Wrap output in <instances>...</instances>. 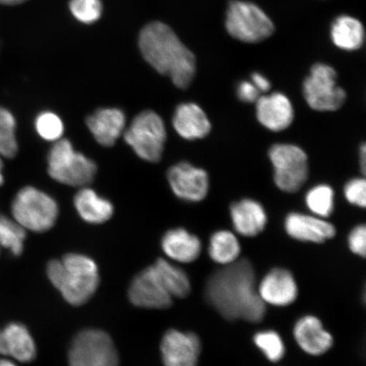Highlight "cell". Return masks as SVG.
Listing matches in <instances>:
<instances>
[{
    "label": "cell",
    "mask_w": 366,
    "mask_h": 366,
    "mask_svg": "<svg viewBox=\"0 0 366 366\" xmlns=\"http://www.w3.org/2000/svg\"><path fill=\"white\" fill-rule=\"evenodd\" d=\"M3 334L7 356L21 363L30 362L35 359V342L24 325L16 322L9 324L4 329Z\"/></svg>",
    "instance_id": "603a6c76"
},
{
    "label": "cell",
    "mask_w": 366,
    "mask_h": 366,
    "mask_svg": "<svg viewBox=\"0 0 366 366\" xmlns=\"http://www.w3.org/2000/svg\"><path fill=\"white\" fill-rule=\"evenodd\" d=\"M162 246L169 258L180 263L195 262L202 250L199 237L184 228L169 230L163 237Z\"/></svg>",
    "instance_id": "44dd1931"
},
{
    "label": "cell",
    "mask_w": 366,
    "mask_h": 366,
    "mask_svg": "<svg viewBox=\"0 0 366 366\" xmlns=\"http://www.w3.org/2000/svg\"><path fill=\"white\" fill-rule=\"evenodd\" d=\"M35 129L44 140L56 142L64 134V124L61 118L51 112L40 113L35 119Z\"/></svg>",
    "instance_id": "4dcf8cb0"
},
{
    "label": "cell",
    "mask_w": 366,
    "mask_h": 366,
    "mask_svg": "<svg viewBox=\"0 0 366 366\" xmlns=\"http://www.w3.org/2000/svg\"><path fill=\"white\" fill-rule=\"evenodd\" d=\"M11 216L26 231L44 232L56 222L59 207L56 201L34 187L18 191L11 203Z\"/></svg>",
    "instance_id": "5b68a950"
},
{
    "label": "cell",
    "mask_w": 366,
    "mask_h": 366,
    "mask_svg": "<svg viewBox=\"0 0 366 366\" xmlns=\"http://www.w3.org/2000/svg\"><path fill=\"white\" fill-rule=\"evenodd\" d=\"M47 274L64 299L73 306L88 302L99 285L97 264L88 256L68 254L48 264Z\"/></svg>",
    "instance_id": "3957f363"
},
{
    "label": "cell",
    "mask_w": 366,
    "mask_h": 366,
    "mask_svg": "<svg viewBox=\"0 0 366 366\" xmlns=\"http://www.w3.org/2000/svg\"><path fill=\"white\" fill-rule=\"evenodd\" d=\"M254 342L262 352L265 358L271 362H279L285 355V342L277 332L272 330L259 332L254 337Z\"/></svg>",
    "instance_id": "f546056e"
},
{
    "label": "cell",
    "mask_w": 366,
    "mask_h": 366,
    "mask_svg": "<svg viewBox=\"0 0 366 366\" xmlns=\"http://www.w3.org/2000/svg\"><path fill=\"white\" fill-rule=\"evenodd\" d=\"M25 1H26V0H0V4L13 6V4H19Z\"/></svg>",
    "instance_id": "ab89813d"
},
{
    "label": "cell",
    "mask_w": 366,
    "mask_h": 366,
    "mask_svg": "<svg viewBox=\"0 0 366 366\" xmlns=\"http://www.w3.org/2000/svg\"><path fill=\"white\" fill-rule=\"evenodd\" d=\"M349 247L355 254L365 257L366 228L365 225L357 226L351 231L349 236Z\"/></svg>",
    "instance_id": "836d02e7"
},
{
    "label": "cell",
    "mask_w": 366,
    "mask_h": 366,
    "mask_svg": "<svg viewBox=\"0 0 366 366\" xmlns=\"http://www.w3.org/2000/svg\"><path fill=\"white\" fill-rule=\"evenodd\" d=\"M252 84H253L256 89L259 91V93H267L271 89V82L265 77L262 73L255 72L251 76Z\"/></svg>",
    "instance_id": "d590c367"
},
{
    "label": "cell",
    "mask_w": 366,
    "mask_h": 366,
    "mask_svg": "<svg viewBox=\"0 0 366 366\" xmlns=\"http://www.w3.org/2000/svg\"><path fill=\"white\" fill-rule=\"evenodd\" d=\"M233 227L240 235L253 237L264 231L267 214L262 204L251 199L233 203L230 208Z\"/></svg>",
    "instance_id": "ffe728a7"
},
{
    "label": "cell",
    "mask_w": 366,
    "mask_h": 366,
    "mask_svg": "<svg viewBox=\"0 0 366 366\" xmlns=\"http://www.w3.org/2000/svg\"><path fill=\"white\" fill-rule=\"evenodd\" d=\"M237 97L244 103H255L260 97L259 91L252 84V81H242L237 86Z\"/></svg>",
    "instance_id": "e575fe53"
},
{
    "label": "cell",
    "mask_w": 366,
    "mask_h": 366,
    "mask_svg": "<svg viewBox=\"0 0 366 366\" xmlns=\"http://www.w3.org/2000/svg\"><path fill=\"white\" fill-rule=\"evenodd\" d=\"M305 203L315 217L327 218L334 210V191L327 184H320L311 189L305 197Z\"/></svg>",
    "instance_id": "f1b7e54d"
},
{
    "label": "cell",
    "mask_w": 366,
    "mask_h": 366,
    "mask_svg": "<svg viewBox=\"0 0 366 366\" xmlns=\"http://www.w3.org/2000/svg\"><path fill=\"white\" fill-rule=\"evenodd\" d=\"M0 355L7 356L6 341H4L3 331H0Z\"/></svg>",
    "instance_id": "74e56055"
},
{
    "label": "cell",
    "mask_w": 366,
    "mask_h": 366,
    "mask_svg": "<svg viewBox=\"0 0 366 366\" xmlns=\"http://www.w3.org/2000/svg\"><path fill=\"white\" fill-rule=\"evenodd\" d=\"M71 12L77 21L84 24H93L102 17V0H71Z\"/></svg>",
    "instance_id": "1f68e13d"
},
{
    "label": "cell",
    "mask_w": 366,
    "mask_h": 366,
    "mask_svg": "<svg viewBox=\"0 0 366 366\" xmlns=\"http://www.w3.org/2000/svg\"><path fill=\"white\" fill-rule=\"evenodd\" d=\"M70 366H119L114 342L107 332L86 329L73 340L69 350Z\"/></svg>",
    "instance_id": "30bf717a"
},
{
    "label": "cell",
    "mask_w": 366,
    "mask_h": 366,
    "mask_svg": "<svg viewBox=\"0 0 366 366\" xmlns=\"http://www.w3.org/2000/svg\"><path fill=\"white\" fill-rule=\"evenodd\" d=\"M126 114L120 109L103 108L86 119V124L96 141L112 147L126 129Z\"/></svg>",
    "instance_id": "e0dca14e"
},
{
    "label": "cell",
    "mask_w": 366,
    "mask_h": 366,
    "mask_svg": "<svg viewBox=\"0 0 366 366\" xmlns=\"http://www.w3.org/2000/svg\"><path fill=\"white\" fill-rule=\"evenodd\" d=\"M139 45L142 56L155 71L171 79L178 89L189 88L196 74V59L170 26L149 23L141 31Z\"/></svg>",
    "instance_id": "7a4b0ae2"
},
{
    "label": "cell",
    "mask_w": 366,
    "mask_h": 366,
    "mask_svg": "<svg viewBox=\"0 0 366 366\" xmlns=\"http://www.w3.org/2000/svg\"><path fill=\"white\" fill-rule=\"evenodd\" d=\"M4 158L0 155V187L4 185Z\"/></svg>",
    "instance_id": "f35d334b"
},
{
    "label": "cell",
    "mask_w": 366,
    "mask_h": 366,
    "mask_svg": "<svg viewBox=\"0 0 366 366\" xmlns=\"http://www.w3.org/2000/svg\"><path fill=\"white\" fill-rule=\"evenodd\" d=\"M360 163L361 171H362V172L365 175V169H366V146H365V144H363L362 145H361V147L360 149Z\"/></svg>",
    "instance_id": "8d00e7d4"
},
{
    "label": "cell",
    "mask_w": 366,
    "mask_h": 366,
    "mask_svg": "<svg viewBox=\"0 0 366 366\" xmlns=\"http://www.w3.org/2000/svg\"><path fill=\"white\" fill-rule=\"evenodd\" d=\"M97 167L93 160L77 152L68 139L54 142L48 154V173L61 184L86 187L93 182Z\"/></svg>",
    "instance_id": "277c9868"
},
{
    "label": "cell",
    "mask_w": 366,
    "mask_h": 366,
    "mask_svg": "<svg viewBox=\"0 0 366 366\" xmlns=\"http://www.w3.org/2000/svg\"><path fill=\"white\" fill-rule=\"evenodd\" d=\"M172 125L178 135L190 141L202 139L212 131L207 114L194 103L178 105L173 114Z\"/></svg>",
    "instance_id": "d6986e66"
},
{
    "label": "cell",
    "mask_w": 366,
    "mask_h": 366,
    "mask_svg": "<svg viewBox=\"0 0 366 366\" xmlns=\"http://www.w3.org/2000/svg\"><path fill=\"white\" fill-rule=\"evenodd\" d=\"M343 192L347 202L358 207H365L366 182L364 178H355L347 182Z\"/></svg>",
    "instance_id": "d6a6232c"
},
{
    "label": "cell",
    "mask_w": 366,
    "mask_h": 366,
    "mask_svg": "<svg viewBox=\"0 0 366 366\" xmlns=\"http://www.w3.org/2000/svg\"><path fill=\"white\" fill-rule=\"evenodd\" d=\"M26 231L12 217L0 212V246L11 252L13 255H21L24 249Z\"/></svg>",
    "instance_id": "83f0119b"
},
{
    "label": "cell",
    "mask_w": 366,
    "mask_h": 366,
    "mask_svg": "<svg viewBox=\"0 0 366 366\" xmlns=\"http://www.w3.org/2000/svg\"><path fill=\"white\" fill-rule=\"evenodd\" d=\"M153 267L163 286L172 297L182 299L190 294V280L182 269L164 259H159Z\"/></svg>",
    "instance_id": "d4e9b609"
},
{
    "label": "cell",
    "mask_w": 366,
    "mask_h": 366,
    "mask_svg": "<svg viewBox=\"0 0 366 366\" xmlns=\"http://www.w3.org/2000/svg\"><path fill=\"white\" fill-rule=\"evenodd\" d=\"M226 29L233 39L244 43L257 44L272 36L274 25L257 4L233 0L227 8Z\"/></svg>",
    "instance_id": "8992f818"
},
{
    "label": "cell",
    "mask_w": 366,
    "mask_h": 366,
    "mask_svg": "<svg viewBox=\"0 0 366 366\" xmlns=\"http://www.w3.org/2000/svg\"><path fill=\"white\" fill-rule=\"evenodd\" d=\"M128 295L137 307L164 310L172 305L173 297L163 286L153 265L137 274Z\"/></svg>",
    "instance_id": "7c38bea8"
},
{
    "label": "cell",
    "mask_w": 366,
    "mask_h": 366,
    "mask_svg": "<svg viewBox=\"0 0 366 366\" xmlns=\"http://www.w3.org/2000/svg\"><path fill=\"white\" fill-rule=\"evenodd\" d=\"M0 250H1V246H0Z\"/></svg>",
    "instance_id": "b9f144b4"
},
{
    "label": "cell",
    "mask_w": 366,
    "mask_h": 366,
    "mask_svg": "<svg viewBox=\"0 0 366 366\" xmlns=\"http://www.w3.org/2000/svg\"><path fill=\"white\" fill-rule=\"evenodd\" d=\"M294 337L301 350L313 356L326 354L333 345L331 334L323 327L320 320L313 315H305L297 320Z\"/></svg>",
    "instance_id": "ac0fdd59"
},
{
    "label": "cell",
    "mask_w": 366,
    "mask_h": 366,
    "mask_svg": "<svg viewBox=\"0 0 366 366\" xmlns=\"http://www.w3.org/2000/svg\"><path fill=\"white\" fill-rule=\"evenodd\" d=\"M167 179L174 194L187 202H200L209 193L208 173L189 162L174 164L168 170Z\"/></svg>",
    "instance_id": "8fae6325"
},
{
    "label": "cell",
    "mask_w": 366,
    "mask_h": 366,
    "mask_svg": "<svg viewBox=\"0 0 366 366\" xmlns=\"http://www.w3.org/2000/svg\"><path fill=\"white\" fill-rule=\"evenodd\" d=\"M206 299L225 319L259 322L265 314V304L255 287L253 265L247 259L224 265L213 273L205 287Z\"/></svg>",
    "instance_id": "6da1fadb"
},
{
    "label": "cell",
    "mask_w": 366,
    "mask_h": 366,
    "mask_svg": "<svg viewBox=\"0 0 366 366\" xmlns=\"http://www.w3.org/2000/svg\"><path fill=\"white\" fill-rule=\"evenodd\" d=\"M124 139L137 157L145 162L157 163L162 158L167 128L158 114L144 111L137 114L124 131Z\"/></svg>",
    "instance_id": "52a82bcc"
},
{
    "label": "cell",
    "mask_w": 366,
    "mask_h": 366,
    "mask_svg": "<svg viewBox=\"0 0 366 366\" xmlns=\"http://www.w3.org/2000/svg\"><path fill=\"white\" fill-rule=\"evenodd\" d=\"M209 257L214 262L227 265L237 262L241 253L239 239L230 231L221 230L210 237L209 245Z\"/></svg>",
    "instance_id": "484cf974"
},
{
    "label": "cell",
    "mask_w": 366,
    "mask_h": 366,
    "mask_svg": "<svg viewBox=\"0 0 366 366\" xmlns=\"http://www.w3.org/2000/svg\"><path fill=\"white\" fill-rule=\"evenodd\" d=\"M16 120L8 109L0 107V155L13 159L18 153Z\"/></svg>",
    "instance_id": "4316f807"
},
{
    "label": "cell",
    "mask_w": 366,
    "mask_h": 366,
    "mask_svg": "<svg viewBox=\"0 0 366 366\" xmlns=\"http://www.w3.org/2000/svg\"><path fill=\"white\" fill-rule=\"evenodd\" d=\"M285 229L292 239L322 244L333 239L336 228L324 219L301 213H290L285 219Z\"/></svg>",
    "instance_id": "2e32d148"
},
{
    "label": "cell",
    "mask_w": 366,
    "mask_h": 366,
    "mask_svg": "<svg viewBox=\"0 0 366 366\" xmlns=\"http://www.w3.org/2000/svg\"><path fill=\"white\" fill-rule=\"evenodd\" d=\"M274 169V182L279 189L294 194L300 191L309 177L307 154L299 146L277 144L269 150Z\"/></svg>",
    "instance_id": "ba28073f"
},
{
    "label": "cell",
    "mask_w": 366,
    "mask_h": 366,
    "mask_svg": "<svg viewBox=\"0 0 366 366\" xmlns=\"http://www.w3.org/2000/svg\"><path fill=\"white\" fill-rule=\"evenodd\" d=\"M337 72L331 66L317 63L311 67L303 84L304 97L309 107L320 112H332L345 103L346 92L337 84Z\"/></svg>",
    "instance_id": "9c48e42d"
},
{
    "label": "cell",
    "mask_w": 366,
    "mask_h": 366,
    "mask_svg": "<svg viewBox=\"0 0 366 366\" xmlns=\"http://www.w3.org/2000/svg\"><path fill=\"white\" fill-rule=\"evenodd\" d=\"M257 291L265 305L277 307L292 305L299 294L295 277L290 271L282 268L273 269L265 274Z\"/></svg>",
    "instance_id": "9a60e30c"
},
{
    "label": "cell",
    "mask_w": 366,
    "mask_h": 366,
    "mask_svg": "<svg viewBox=\"0 0 366 366\" xmlns=\"http://www.w3.org/2000/svg\"><path fill=\"white\" fill-rule=\"evenodd\" d=\"M256 104V117L268 130L278 132L287 129L295 119V109L285 94L272 93L260 96Z\"/></svg>",
    "instance_id": "5bb4252c"
},
{
    "label": "cell",
    "mask_w": 366,
    "mask_h": 366,
    "mask_svg": "<svg viewBox=\"0 0 366 366\" xmlns=\"http://www.w3.org/2000/svg\"><path fill=\"white\" fill-rule=\"evenodd\" d=\"M0 366H17L13 360L6 358L0 359Z\"/></svg>",
    "instance_id": "60d3db41"
},
{
    "label": "cell",
    "mask_w": 366,
    "mask_h": 366,
    "mask_svg": "<svg viewBox=\"0 0 366 366\" xmlns=\"http://www.w3.org/2000/svg\"><path fill=\"white\" fill-rule=\"evenodd\" d=\"M331 39L338 49L355 51L364 44V26L355 17L345 15L338 16L331 27Z\"/></svg>",
    "instance_id": "cb8c5ba5"
},
{
    "label": "cell",
    "mask_w": 366,
    "mask_h": 366,
    "mask_svg": "<svg viewBox=\"0 0 366 366\" xmlns=\"http://www.w3.org/2000/svg\"><path fill=\"white\" fill-rule=\"evenodd\" d=\"M164 366H197L201 342L193 332L169 330L160 345Z\"/></svg>",
    "instance_id": "4fadbf2b"
},
{
    "label": "cell",
    "mask_w": 366,
    "mask_h": 366,
    "mask_svg": "<svg viewBox=\"0 0 366 366\" xmlns=\"http://www.w3.org/2000/svg\"><path fill=\"white\" fill-rule=\"evenodd\" d=\"M74 206L80 217L90 224H102L111 219L114 206L89 187H84L74 197Z\"/></svg>",
    "instance_id": "7402d4cb"
}]
</instances>
